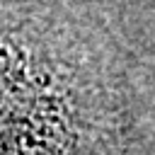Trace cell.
Returning a JSON list of instances; mask_svg holds the SVG:
<instances>
[{
	"label": "cell",
	"instance_id": "1",
	"mask_svg": "<svg viewBox=\"0 0 155 155\" xmlns=\"http://www.w3.org/2000/svg\"><path fill=\"white\" fill-rule=\"evenodd\" d=\"M104 63L48 0H0V155H61Z\"/></svg>",
	"mask_w": 155,
	"mask_h": 155
}]
</instances>
